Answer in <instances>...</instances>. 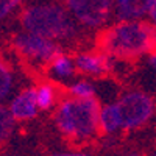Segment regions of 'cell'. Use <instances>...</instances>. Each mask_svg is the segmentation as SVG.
Here are the masks:
<instances>
[{
  "label": "cell",
  "mask_w": 156,
  "mask_h": 156,
  "mask_svg": "<svg viewBox=\"0 0 156 156\" xmlns=\"http://www.w3.org/2000/svg\"><path fill=\"white\" fill-rule=\"evenodd\" d=\"M100 45L111 56L133 59L156 50V31L150 22H119L100 36Z\"/></svg>",
  "instance_id": "6da1fadb"
},
{
  "label": "cell",
  "mask_w": 156,
  "mask_h": 156,
  "mask_svg": "<svg viewBox=\"0 0 156 156\" xmlns=\"http://www.w3.org/2000/svg\"><path fill=\"white\" fill-rule=\"evenodd\" d=\"M100 103L97 98H64L55 112L59 131L72 142L83 144L100 133Z\"/></svg>",
  "instance_id": "7a4b0ae2"
},
{
  "label": "cell",
  "mask_w": 156,
  "mask_h": 156,
  "mask_svg": "<svg viewBox=\"0 0 156 156\" xmlns=\"http://www.w3.org/2000/svg\"><path fill=\"white\" fill-rule=\"evenodd\" d=\"M25 31L41 34L51 41L67 39L76 33L70 12L58 3H34L22 12Z\"/></svg>",
  "instance_id": "3957f363"
},
{
  "label": "cell",
  "mask_w": 156,
  "mask_h": 156,
  "mask_svg": "<svg viewBox=\"0 0 156 156\" xmlns=\"http://www.w3.org/2000/svg\"><path fill=\"white\" fill-rule=\"evenodd\" d=\"M119 108L123 117V128L136 129L151 119L154 112V100L142 90H128L122 95Z\"/></svg>",
  "instance_id": "277c9868"
},
{
  "label": "cell",
  "mask_w": 156,
  "mask_h": 156,
  "mask_svg": "<svg viewBox=\"0 0 156 156\" xmlns=\"http://www.w3.org/2000/svg\"><path fill=\"white\" fill-rule=\"evenodd\" d=\"M14 47L23 58L37 64H50L58 55H61L59 45L55 41L30 31L19 33L14 37Z\"/></svg>",
  "instance_id": "5b68a950"
},
{
  "label": "cell",
  "mask_w": 156,
  "mask_h": 156,
  "mask_svg": "<svg viewBox=\"0 0 156 156\" xmlns=\"http://www.w3.org/2000/svg\"><path fill=\"white\" fill-rule=\"evenodd\" d=\"M70 14L89 28H98L105 23L112 11V2L108 0H95V2H86V0H70L66 3Z\"/></svg>",
  "instance_id": "8992f818"
},
{
  "label": "cell",
  "mask_w": 156,
  "mask_h": 156,
  "mask_svg": "<svg viewBox=\"0 0 156 156\" xmlns=\"http://www.w3.org/2000/svg\"><path fill=\"white\" fill-rule=\"evenodd\" d=\"M37 95L36 89L28 87L19 92L9 103V112L16 120H30L37 114Z\"/></svg>",
  "instance_id": "52a82bcc"
},
{
  "label": "cell",
  "mask_w": 156,
  "mask_h": 156,
  "mask_svg": "<svg viewBox=\"0 0 156 156\" xmlns=\"http://www.w3.org/2000/svg\"><path fill=\"white\" fill-rule=\"evenodd\" d=\"M112 12L119 22H137L147 16V0H117Z\"/></svg>",
  "instance_id": "ba28073f"
},
{
  "label": "cell",
  "mask_w": 156,
  "mask_h": 156,
  "mask_svg": "<svg viewBox=\"0 0 156 156\" xmlns=\"http://www.w3.org/2000/svg\"><path fill=\"white\" fill-rule=\"evenodd\" d=\"M76 70L84 75L101 76L109 70V59L101 53H80L73 58Z\"/></svg>",
  "instance_id": "9c48e42d"
},
{
  "label": "cell",
  "mask_w": 156,
  "mask_h": 156,
  "mask_svg": "<svg viewBox=\"0 0 156 156\" xmlns=\"http://www.w3.org/2000/svg\"><path fill=\"white\" fill-rule=\"evenodd\" d=\"M123 128V117L119 103H108L100 109V131L115 133Z\"/></svg>",
  "instance_id": "30bf717a"
},
{
  "label": "cell",
  "mask_w": 156,
  "mask_h": 156,
  "mask_svg": "<svg viewBox=\"0 0 156 156\" xmlns=\"http://www.w3.org/2000/svg\"><path fill=\"white\" fill-rule=\"evenodd\" d=\"M75 70H76V67H75L73 58L64 55V53L58 55L48 64V73L53 75L55 78H59V80H66V78L72 76L75 73Z\"/></svg>",
  "instance_id": "8fae6325"
},
{
  "label": "cell",
  "mask_w": 156,
  "mask_h": 156,
  "mask_svg": "<svg viewBox=\"0 0 156 156\" xmlns=\"http://www.w3.org/2000/svg\"><path fill=\"white\" fill-rule=\"evenodd\" d=\"M36 95H37V106L41 109H48L53 106L55 98H56V90L53 84L42 83L36 87Z\"/></svg>",
  "instance_id": "7c38bea8"
},
{
  "label": "cell",
  "mask_w": 156,
  "mask_h": 156,
  "mask_svg": "<svg viewBox=\"0 0 156 156\" xmlns=\"http://www.w3.org/2000/svg\"><path fill=\"white\" fill-rule=\"evenodd\" d=\"M12 84H14L12 72L6 66V62L0 59V101H3L9 97V94L12 92Z\"/></svg>",
  "instance_id": "4fadbf2b"
},
{
  "label": "cell",
  "mask_w": 156,
  "mask_h": 156,
  "mask_svg": "<svg viewBox=\"0 0 156 156\" xmlns=\"http://www.w3.org/2000/svg\"><path fill=\"white\" fill-rule=\"evenodd\" d=\"M16 128V119L9 112V108L0 105V142L6 140Z\"/></svg>",
  "instance_id": "5bb4252c"
},
{
  "label": "cell",
  "mask_w": 156,
  "mask_h": 156,
  "mask_svg": "<svg viewBox=\"0 0 156 156\" xmlns=\"http://www.w3.org/2000/svg\"><path fill=\"white\" fill-rule=\"evenodd\" d=\"M69 94L73 98H81V100H87V98H94L95 95V87L94 84L87 81V80H80L75 81L69 86Z\"/></svg>",
  "instance_id": "9a60e30c"
},
{
  "label": "cell",
  "mask_w": 156,
  "mask_h": 156,
  "mask_svg": "<svg viewBox=\"0 0 156 156\" xmlns=\"http://www.w3.org/2000/svg\"><path fill=\"white\" fill-rule=\"evenodd\" d=\"M19 6V2H12V0H0V20L6 19L14 8Z\"/></svg>",
  "instance_id": "2e32d148"
},
{
  "label": "cell",
  "mask_w": 156,
  "mask_h": 156,
  "mask_svg": "<svg viewBox=\"0 0 156 156\" xmlns=\"http://www.w3.org/2000/svg\"><path fill=\"white\" fill-rule=\"evenodd\" d=\"M147 8H148L147 16L150 19V25L156 31V0H147Z\"/></svg>",
  "instance_id": "e0dca14e"
},
{
  "label": "cell",
  "mask_w": 156,
  "mask_h": 156,
  "mask_svg": "<svg viewBox=\"0 0 156 156\" xmlns=\"http://www.w3.org/2000/svg\"><path fill=\"white\" fill-rule=\"evenodd\" d=\"M147 64H148V67L156 73V50L153 51V53L148 55V58H147Z\"/></svg>",
  "instance_id": "ac0fdd59"
},
{
  "label": "cell",
  "mask_w": 156,
  "mask_h": 156,
  "mask_svg": "<svg viewBox=\"0 0 156 156\" xmlns=\"http://www.w3.org/2000/svg\"><path fill=\"white\" fill-rule=\"evenodd\" d=\"M51 156H89L86 153H59V154H51Z\"/></svg>",
  "instance_id": "d6986e66"
},
{
  "label": "cell",
  "mask_w": 156,
  "mask_h": 156,
  "mask_svg": "<svg viewBox=\"0 0 156 156\" xmlns=\"http://www.w3.org/2000/svg\"><path fill=\"white\" fill-rule=\"evenodd\" d=\"M131 156H136V154H131Z\"/></svg>",
  "instance_id": "ffe728a7"
}]
</instances>
